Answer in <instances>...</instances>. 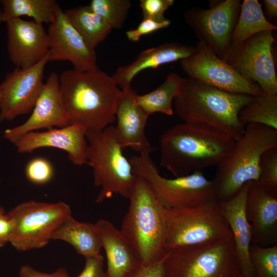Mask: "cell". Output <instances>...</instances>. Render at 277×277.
I'll return each mask as SVG.
<instances>
[{
  "label": "cell",
  "mask_w": 277,
  "mask_h": 277,
  "mask_svg": "<svg viewBox=\"0 0 277 277\" xmlns=\"http://www.w3.org/2000/svg\"><path fill=\"white\" fill-rule=\"evenodd\" d=\"M234 142L226 134L204 124H176L160 137V164L175 177L217 166L230 154Z\"/></svg>",
  "instance_id": "1"
},
{
  "label": "cell",
  "mask_w": 277,
  "mask_h": 277,
  "mask_svg": "<svg viewBox=\"0 0 277 277\" xmlns=\"http://www.w3.org/2000/svg\"><path fill=\"white\" fill-rule=\"evenodd\" d=\"M62 99L70 124L87 131L103 130L115 121V109L121 90L111 76L98 68L74 69L59 76Z\"/></svg>",
  "instance_id": "2"
},
{
  "label": "cell",
  "mask_w": 277,
  "mask_h": 277,
  "mask_svg": "<svg viewBox=\"0 0 277 277\" xmlns=\"http://www.w3.org/2000/svg\"><path fill=\"white\" fill-rule=\"evenodd\" d=\"M253 96L230 93L187 77L173 102L175 111L184 122L206 125L236 141L245 128L239 113Z\"/></svg>",
  "instance_id": "3"
},
{
  "label": "cell",
  "mask_w": 277,
  "mask_h": 277,
  "mask_svg": "<svg viewBox=\"0 0 277 277\" xmlns=\"http://www.w3.org/2000/svg\"><path fill=\"white\" fill-rule=\"evenodd\" d=\"M128 199V209L120 230L143 266L163 262L168 252L165 245L167 208L148 183L138 175Z\"/></svg>",
  "instance_id": "4"
},
{
  "label": "cell",
  "mask_w": 277,
  "mask_h": 277,
  "mask_svg": "<svg viewBox=\"0 0 277 277\" xmlns=\"http://www.w3.org/2000/svg\"><path fill=\"white\" fill-rule=\"evenodd\" d=\"M277 147V130L257 124L245 126L228 156L217 166L212 180L218 202L235 196L247 182L258 181L260 162L267 150Z\"/></svg>",
  "instance_id": "5"
},
{
  "label": "cell",
  "mask_w": 277,
  "mask_h": 277,
  "mask_svg": "<svg viewBox=\"0 0 277 277\" xmlns=\"http://www.w3.org/2000/svg\"><path fill=\"white\" fill-rule=\"evenodd\" d=\"M87 164L92 168L94 184L100 188L95 202L100 203L114 195L128 199L136 175L123 153L114 126L86 133Z\"/></svg>",
  "instance_id": "6"
},
{
  "label": "cell",
  "mask_w": 277,
  "mask_h": 277,
  "mask_svg": "<svg viewBox=\"0 0 277 277\" xmlns=\"http://www.w3.org/2000/svg\"><path fill=\"white\" fill-rule=\"evenodd\" d=\"M166 224L165 245L168 252L232 237L217 200L192 207L167 209Z\"/></svg>",
  "instance_id": "7"
},
{
  "label": "cell",
  "mask_w": 277,
  "mask_h": 277,
  "mask_svg": "<svg viewBox=\"0 0 277 277\" xmlns=\"http://www.w3.org/2000/svg\"><path fill=\"white\" fill-rule=\"evenodd\" d=\"M163 263L165 277H241L233 236L172 249Z\"/></svg>",
  "instance_id": "8"
},
{
  "label": "cell",
  "mask_w": 277,
  "mask_h": 277,
  "mask_svg": "<svg viewBox=\"0 0 277 277\" xmlns=\"http://www.w3.org/2000/svg\"><path fill=\"white\" fill-rule=\"evenodd\" d=\"M134 173L150 185L167 209L196 206L217 200L213 183L202 171L168 179L159 173L150 153H142L129 159Z\"/></svg>",
  "instance_id": "9"
},
{
  "label": "cell",
  "mask_w": 277,
  "mask_h": 277,
  "mask_svg": "<svg viewBox=\"0 0 277 277\" xmlns=\"http://www.w3.org/2000/svg\"><path fill=\"white\" fill-rule=\"evenodd\" d=\"M8 213L13 222L9 243L19 251L46 246L55 231L72 215L70 207L64 202L47 203L35 200L19 203Z\"/></svg>",
  "instance_id": "10"
},
{
  "label": "cell",
  "mask_w": 277,
  "mask_h": 277,
  "mask_svg": "<svg viewBox=\"0 0 277 277\" xmlns=\"http://www.w3.org/2000/svg\"><path fill=\"white\" fill-rule=\"evenodd\" d=\"M272 31L252 35L231 46L226 62L242 76L257 84L264 93H277V77L272 54Z\"/></svg>",
  "instance_id": "11"
},
{
  "label": "cell",
  "mask_w": 277,
  "mask_h": 277,
  "mask_svg": "<svg viewBox=\"0 0 277 277\" xmlns=\"http://www.w3.org/2000/svg\"><path fill=\"white\" fill-rule=\"evenodd\" d=\"M180 63L188 77L219 89L253 96L264 93L257 84L242 76L202 41H199L192 55Z\"/></svg>",
  "instance_id": "12"
},
{
  "label": "cell",
  "mask_w": 277,
  "mask_h": 277,
  "mask_svg": "<svg viewBox=\"0 0 277 277\" xmlns=\"http://www.w3.org/2000/svg\"><path fill=\"white\" fill-rule=\"evenodd\" d=\"M241 3L240 0H225L209 9L193 7L184 14L186 23L199 41L206 43L225 61L231 46Z\"/></svg>",
  "instance_id": "13"
},
{
  "label": "cell",
  "mask_w": 277,
  "mask_h": 277,
  "mask_svg": "<svg viewBox=\"0 0 277 277\" xmlns=\"http://www.w3.org/2000/svg\"><path fill=\"white\" fill-rule=\"evenodd\" d=\"M48 54L27 69L15 67L0 84V122L11 121L32 111L41 92Z\"/></svg>",
  "instance_id": "14"
},
{
  "label": "cell",
  "mask_w": 277,
  "mask_h": 277,
  "mask_svg": "<svg viewBox=\"0 0 277 277\" xmlns=\"http://www.w3.org/2000/svg\"><path fill=\"white\" fill-rule=\"evenodd\" d=\"M47 33L49 62L69 61L80 71L98 69L95 50L87 45L58 4Z\"/></svg>",
  "instance_id": "15"
},
{
  "label": "cell",
  "mask_w": 277,
  "mask_h": 277,
  "mask_svg": "<svg viewBox=\"0 0 277 277\" xmlns=\"http://www.w3.org/2000/svg\"><path fill=\"white\" fill-rule=\"evenodd\" d=\"M69 125L62 99L59 75L52 71L44 83L29 117L23 124L6 129L3 136L13 144L28 132Z\"/></svg>",
  "instance_id": "16"
},
{
  "label": "cell",
  "mask_w": 277,
  "mask_h": 277,
  "mask_svg": "<svg viewBox=\"0 0 277 277\" xmlns=\"http://www.w3.org/2000/svg\"><path fill=\"white\" fill-rule=\"evenodd\" d=\"M6 24L8 56L15 67L29 68L48 54L49 38L43 25L21 18Z\"/></svg>",
  "instance_id": "17"
},
{
  "label": "cell",
  "mask_w": 277,
  "mask_h": 277,
  "mask_svg": "<svg viewBox=\"0 0 277 277\" xmlns=\"http://www.w3.org/2000/svg\"><path fill=\"white\" fill-rule=\"evenodd\" d=\"M87 130L70 124L44 131H31L20 137L13 145L18 153H31L41 148H57L67 152L71 162L81 166L87 164Z\"/></svg>",
  "instance_id": "18"
},
{
  "label": "cell",
  "mask_w": 277,
  "mask_h": 277,
  "mask_svg": "<svg viewBox=\"0 0 277 277\" xmlns=\"http://www.w3.org/2000/svg\"><path fill=\"white\" fill-rule=\"evenodd\" d=\"M245 214L251 227L252 245L277 244V195L267 191L258 181L250 182Z\"/></svg>",
  "instance_id": "19"
},
{
  "label": "cell",
  "mask_w": 277,
  "mask_h": 277,
  "mask_svg": "<svg viewBox=\"0 0 277 277\" xmlns=\"http://www.w3.org/2000/svg\"><path fill=\"white\" fill-rule=\"evenodd\" d=\"M136 94L131 87L121 90L115 112L116 135L123 149L129 148L139 154H150L153 148L145 133L149 116L136 104Z\"/></svg>",
  "instance_id": "20"
},
{
  "label": "cell",
  "mask_w": 277,
  "mask_h": 277,
  "mask_svg": "<svg viewBox=\"0 0 277 277\" xmlns=\"http://www.w3.org/2000/svg\"><path fill=\"white\" fill-rule=\"evenodd\" d=\"M250 182L246 183L230 199L219 202L232 234L241 277H253L250 257L251 227L245 214V202Z\"/></svg>",
  "instance_id": "21"
},
{
  "label": "cell",
  "mask_w": 277,
  "mask_h": 277,
  "mask_svg": "<svg viewBox=\"0 0 277 277\" xmlns=\"http://www.w3.org/2000/svg\"><path fill=\"white\" fill-rule=\"evenodd\" d=\"M95 225L107 259L106 277H130L142 264L120 229L110 221L100 219Z\"/></svg>",
  "instance_id": "22"
},
{
  "label": "cell",
  "mask_w": 277,
  "mask_h": 277,
  "mask_svg": "<svg viewBox=\"0 0 277 277\" xmlns=\"http://www.w3.org/2000/svg\"><path fill=\"white\" fill-rule=\"evenodd\" d=\"M194 51V47L180 43H165L142 51L132 62L118 67L111 76L121 90L128 89L133 78L141 71L181 61Z\"/></svg>",
  "instance_id": "23"
},
{
  "label": "cell",
  "mask_w": 277,
  "mask_h": 277,
  "mask_svg": "<svg viewBox=\"0 0 277 277\" xmlns=\"http://www.w3.org/2000/svg\"><path fill=\"white\" fill-rule=\"evenodd\" d=\"M51 240H60L69 244L85 258L100 254L102 248L95 224L79 222L72 215L55 231Z\"/></svg>",
  "instance_id": "24"
},
{
  "label": "cell",
  "mask_w": 277,
  "mask_h": 277,
  "mask_svg": "<svg viewBox=\"0 0 277 277\" xmlns=\"http://www.w3.org/2000/svg\"><path fill=\"white\" fill-rule=\"evenodd\" d=\"M64 13L87 45L92 50L103 42L113 29L101 16L89 6L67 9Z\"/></svg>",
  "instance_id": "25"
},
{
  "label": "cell",
  "mask_w": 277,
  "mask_h": 277,
  "mask_svg": "<svg viewBox=\"0 0 277 277\" xmlns=\"http://www.w3.org/2000/svg\"><path fill=\"white\" fill-rule=\"evenodd\" d=\"M183 79L177 73L170 72L165 81L153 91L143 95L136 94V104L149 116L156 112L172 115V102L179 92Z\"/></svg>",
  "instance_id": "26"
},
{
  "label": "cell",
  "mask_w": 277,
  "mask_h": 277,
  "mask_svg": "<svg viewBox=\"0 0 277 277\" xmlns=\"http://www.w3.org/2000/svg\"><path fill=\"white\" fill-rule=\"evenodd\" d=\"M277 26L265 17L257 0H244L231 39V46L239 44L252 35L265 31H274Z\"/></svg>",
  "instance_id": "27"
},
{
  "label": "cell",
  "mask_w": 277,
  "mask_h": 277,
  "mask_svg": "<svg viewBox=\"0 0 277 277\" xmlns=\"http://www.w3.org/2000/svg\"><path fill=\"white\" fill-rule=\"evenodd\" d=\"M57 4L54 0H2L3 22L26 16L37 24H50Z\"/></svg>",
  "instance_id": "28"
},
{
  "label": "cell",
  "mask_w": 277,
  "mask_h": 277,
  "mask_svg": "<svg viewBox=\"0 0 277 277\" xmlns=\"http://www.w3.org/2000/svg\"><path fill=\"white\" fill-rule=\"evenodd\" d=\"M239 118L245 126L257 124L277 130V93L253 96L241 109Z\"/></svg>",
  "instance_id": "29"
},
{
  "label": "cell",
  "mask_w": 277,
  "mask_h": 277,
  "mask_svg": "<svg viewBox=\"0 0 277 277\" xmlns=\"http://www.w3.org/2000/svg\"><path fill=\"white\" fill-rule=\"evenodd\" d=\"M88 6L112 29H118L123 27L132 3L129 0H92Z\"/></svg>",
  "instance_id": "30"
},
{
  "label": "cell",
  "mask_w": 277,
  "mask_h": 277,
  "mask_svg": "<svg viewBox=\"0 0 277 277\" xmlns=\"http://www.w3.org/2000/svg\"><path fill=\"white\" fill-rule=\"evenodd\" d=\"M253 277H277V244L261 247L251 245Z\"/></svg>",
  "instance_id": "31"
},
{
  "label": "cell",
  "mask_w": 277,
  "mask_h": 277,
  "mask_svg": "<svg viewBox=\"0 0 277 277\" xmlns=\"http://www.w3.org/2000/svg\"><path fill=\"white\" fill-rule=\"evenodd\" d=\"M258 181L267 191L277 195V147L270 149L262 154Z\"/></svg>",
  "instance_id": "32"
},
{
  "label": "cell",
  "mask_w": 277,
  "mask_h": 277,
  "mask_svg": "<svg viewBox=\"0 0 277 277\" xmlns=\"http://www.w3.org/2000/svg\"><path fill=\"white\" fill-rule=\"evenodd\" d=\"M25 175L27 180L32 184H46L53 178V167L51 162L44 157H34L27 163Z\"/></svg>",
  "instance_id": "33"
},
{
  "label": "cell",
  "mask_w": 277,
  "mask_h": 277,
  "mask_svg": "<svg viewBox=\"0 0 277 277\" xmlns=\"http://www.w3.org/2000/svg\"><path fill=\"white\" fill-rule=\"evenodd\" d=\"M173 0H140L143 18H150L161 22L167 18L164 14L173 5Z\"/></svg>",
  "instance_id": "34"
},
{
  "label": "cell",
  "mask_w": 277,
  "mask_h": 277,
  "mask_svg": "<svg viewBox=\"0 0 277 277\" xmlns=\"http://www.w3.org/2000/svg\"><path fill=\"white\" fill-rule=\"evenodd\" d=\"M170 24L171 21L167 18L161 22H156L150 18H143L136 28L127 31L126 35L130 41L138 42L142 36L167 28Z\"/></svg>",
  "instance_id": "35"
},
{
  "label": "cell",
  "mask_w": 277,
  "mask_h": 277,
  "mask_svg": "<svg viewBox=\"0 0 277 277\" xmlns=\"http://www.w3.org/2000/svg\"><path fill=\"white\" fill-rule=\"evenodd\" d=\"M76 277H106L104 258L102 254L85 258L84 267Z\"/></svg>",
  "instance_id": "36"
},
{
  "label": "cell",
  "mask_w": 277,
  "mask_h": 277,
  "mask_svg": "<svg viewBox=\"0 0 277 277\" xmlns=\"http://www.w3.org/2000/svg\"><path fill=\"white\" fill-rule=\"evenodd\" d=\"M18 274L19 277H70L66 269L63 267L58 268L52 273H44L28 265L22 266Z\"/></svg>",
  "instance_id": "37"
},
{
  "label": "cell",
  "mask_w": 277,
  "mask_h": 277,
  "mask_svg": "<svg viewBox=\"0 0 277 277\" xmlns=\"http://www.w3.org/2000/svg\"><path fill=\"white\" fill-rule=\"evenodd\" d=\"M163 262L150 266H142L130 277H165Z\"/></svg>",
  "instance_id": "38"
},
{
  "label": "cell",
  "mask_w": 277,
  "mask_h": 277,
  "mask_svg": "<svg viewBox=\"0 0 277 277\" xmlns=\"http://www.w3.org/2000/svg\"><path fill=\"white\" fill-rule=\"evenodd\" d=\"M13 231V222L8 212L0 217V248L9 243Z\"/></svg>",
  "instance_id": "39"
},
{
  "label": "cell",
  "mask_w": 277,
  "mask_h": 277,
  "mask_svg": "<svg viewBox=\"0 0 277 277\" xmlns=\"http://www.w3.org/2000/svg\"><path fill=\"white\" fill-rule=\"evenodd\" d=\"M263 2L268 15L271 17H276L277 16V1L263 0Z\"/></svg>",
  "instance_id": "40"
},
{
  "label": "cell",
  "mask_w": 277,
  "mask_h": 277,
  "mask_svg": "<svg viewBox=\"0 0 277 277\" xmlns=\"http://www.w3.org/2000/svg\"><path fill=\"white\" fill-rule=\"evenodd\" d=\"M6 213L4 207L0 204V217Z\"/></svg>",
  "instance_id": "41"
},
{
  "label": "cell",
  "mask_w": 277,
  "mask_h": 277,
  "mask_svg": "<svg viewBox=\"0 0 277 277\" xmlns=\"http://www.w3.org/2000/svg\"><path fill=\"white\" fill-rule=\"evenodd\" d=\"M3 22V11L1 5V1H0V25Z\"/></svg>",
  "instance_id": "42"
},
{
  "label": "cell",
  "mask_w": 277,
  "mask_h": 277,
  "mask_svg": "<svg viewBox=\"0 0 277 277\" xmlns=\"http://www.w3.org/2000/svg\"><path fill=\"white\" fill-rule=\"evenodd\" d=\"M1 91H0V101H1Z\"/></svg>",
  "instance_id": "43"
}]
</instances>
